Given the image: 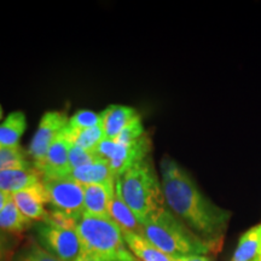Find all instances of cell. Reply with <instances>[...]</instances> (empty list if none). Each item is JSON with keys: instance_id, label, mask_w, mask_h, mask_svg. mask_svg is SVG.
<instances>
[{"instance_id": "12", "label": "cell", "mask_w": 261, "mask_h": 261, "mask_svg": "<svg viewBox=\"0 0 261 261\" xmlns=\"http://www.w3.org/2000/svg\"><path fill=\"white\" fill-rule=\"evenodd\" d=\"M110 219L122 230V232H132L143 234V225L136 214L130 211L125 200L122 198L119 178L115 181V189L109 205Z\"/></svg>"}, {"instance_id": "30", "label": "cell", "mask_w": 261, "mask_h": 261, "mask_svg": "<svg viewBox=\"0 0 261 261\" xmlns=\"http://www.w3.org/2000/svg\"><path fill=\"white\" fill-rule=\"evenodd\" d=\"M3 114H4V112H3V108L0 106V120L3 119Z\"/></svg>"}, {"instance_id": "17", "label": "cell", "mask_w": 261, "mask_h": 261, "mask_svg": "<svg viewBox=\"0 0 261 261\" xmlns=\"http://www.w3.org/2000/svg\"><path fill=\"white\" fill-rule=\"evenodd\" d=\"M261 255V224L247 230L238 240L231 261H254Z\"/></svg>"}, {"instance_id": "11", "label": "cell", "mask_w": 261, "mask_h": 261, "mask_svg": "<svg viewBox=\"0 0 261 261\" xmlns=\"http://www.w3.org/2000/svg\"><path fill=\"white\" fill-rule=\"evenodd\" d=\"M100 115V123L104 138L115 139L127 126L139 119L138 112L132 107L112 104L103 110Z\"/></svg>"}, {"instance_id": "14", "label": "cell", "mask_w": 261, "mask_h": 261, "mask_svg": "<svg viewBox=\"0 0 261 261\" xmlns=\"http://www.w3.org/2000/svg\"><path fill=\"white\" fill-rule=\"evenodd\" d=\"M41 181L42 174L35 166L0 172V190L10 195L24 190Z\"/></svg>"}, {"instance_id": "26", "label": "cell", "mask_w": 261, "mask_h": 261, "mask_svg": "<svg viewBox=\"0 0 261 261\" xmlns=\"http://www.w3.org/2000/svg\"><path fill=\"white\" fill-rule=\"evenodd\" d=\"M145 135L144 126L142 123V117L137 119L136 121H133L129 126H127L125 129L116 137L115 142L122 145H128L130 143L136 142L137 139H139L140 137Z\"/></svg>"}, {"instance_id": "29", "label": "cell", "mask_w": 261, "mask_h": 261, "mask_svg": "<svg viewBox=\"0 0 261 261\" xmlns=\"http://www.w3.org/2000/svg\"><path fill=\"white\" fill-rule=\"evenodd\" d=\"M10 197H11V195L6 194V192L0 190V212L3 211L4 205L8 203V201L10 200Z\"/></svg>"}, {"instance_id": "2", "label": "cell", "mask_w": 261, "mask_h": 261, "mask_svg": "<svg viewBox=\"0 0 261 261\" xmlns=\"http://www.w3.org/2000/svg\"><path fill=\"white\" fill-rule=\"evenodd\" d=\"M142 225L143 236L174 259L213 253L212 248L192 232L167 207L155 212Z\"/></svg>"}, {"instance_id": "3", "label": "cell", "mask_w": 261, "mask_h": 261, "mask_svg": "<svg viewBox=\"0 0 261 261\" xmlns=\"http://www.w3.org/2000/svg\"><path fill=\"white\" fill-rule=\"evenodd\" d=\"M77 261H138L128 249L122 230L113 220L83 214L76 225Z\"/></svg>"}, {"instance_id": "15", "label": "cell", "mask_w": 261, "mask_h": 261, "mask_svg": "<svg viewBox=\"0 0 261 261\" xmlns=\"http://www.w3.org/2000/svg\"><path fill=\"white\" fill-rule=\"evenodd\" d=\"M68 178L79 182L83 187L97 184H113L116 180L112 169L109 167V163L104 159L91 163V165L84 166V167L74 169L68 175Z\"/></svg>"}, {"instance_id": "8", "label": "cell", "mask_w": 261, "mask_h": 261, "mask_svg": "<svg viewBox=\"0 0 261 261\" xmlns=\"http://www.w3.org/2000/svg\"><path fill=\"white\" fill-rule=\"evenodd\" d=\"M151 139L146 133L128 145L116 143L113 154L108 159V163H109L114 177L116 179L120 178L130 166L148 159L151 152Z\"/></svg>"}, {"instance_id": "5", "label": "cell", "mask_w": 261, "mask_h": 261, "mask_svg": "<svg viewBox=\"0 0 261 261\" xmlns=\"http://www.w3.org/2000/svg\"><path fill=\"white\" fill-rule=\"evenodd\" d=\"M51 210L63 212L80 219L84 214L85 188L73 179H42Z\"/></svg>"}, {"instance_id": "4", "label": "cell", "mask_w": 261, "mask_h": 261, "mask_svg": "<svg viewBox=\"0 0 261 261\" xmlns=\"http://www.w3.org/2000/svg\"><path fill=\"white\" fill-rule=\"evenodd\" d=\"M122 198L140 223L166 207L162 182L152 159L137 162L119 178Z\"/></svg>"}, {"instance_id": "7", "label": "cell", "mask_w": 261, "mask_h": 261, "mask_svg": "<svg viewBox=\"0 0 261 261\" xmlns=\"http://www.w3.org/2000/svg\"><path fill=\"white\" fill-rule=\"evenodd\" d=\"M39 244L60 261H77L80 241L76 230L51 226L45 223L38 225Z\"/></svg>"}, {"instance_id": "21", "label": "cell", "mask_w": 261, "mask_h": 261, "mask_svg": "<svg viewBox=\"0 0 261 261\" xmlns=\"http://www.w3.org/2000/svg\"><path fill=\"white\" fill-rule=\"evenodd\" d=\"M28 152L19 145L16 146H0V172L6 169L28 168L32 167L33 162L27 160Z\"/></svg>"}, {"instance_id": "6", "label": "cell", "mask_w": 261, "mask_h": 261, "mask_svg": "<svg viewBox=\"0 0 261 261\" xmlns=\"http://www.w3.org/2000/svg\"><path fill=\"white\" fill-rule=\"evenodd\" d=\"M68 115L65 112L51 110L41 116L38 129L29 144L28 155L33 160V165L38 169L41 167L52 143L61 135L68 125Z\"/></svg>"}, {"instance_id": "25", "label": "cell", "mask_w": 261, "mask_h": 261, "mask_svg": "<svg viewBox=\"0 0 261 261\" xmlns=\"http://www.w3.org/2000/svg\"><path fill=\"white\" fill-rule=\"evenodd\" d=\"M79 219L71 217L69 214H65L63 212L56 211V210H48L46 219L42 223L51 225V226L62 227V228H69V230H76V225Z\"/></svg>"}, {"instance_id": "20", "label": "cell", "mask_w": 261, "mask_h": 261, "mask_svg": "<svg viewBox=\"0 0 261 261\" xmlns=\"http://www.w3.org/2000/svg\"><path fill=\"white\" fill-rule=\"evenodd\" d=\"M62 135L64 136V138L70 144L94 152H96V149L99 145V143L104 139V133L100 126L85 129H73L65 126L64 129L62 130Z\"/></svg>"}, {"instance_id": "16", "label": "cell", "mask_w": 261, "mask_h": 261, "mask_svg": "<svg viewBox=\"0 0 261 261\" xmlns=\"http://www.w3.org/2000/svg\"><path fill=\"white\" fill-rule=\"evenodd\" d=\"M128 249L138 261H177L149 242L143 234L122 232Z\"/></svg>"}, {"instance_id": "1", "label": "cell", "mask_w": 261, "mask_h": 261, "mask_svg": "<svg viewBox=\"0 0 261 261\" xmlns=\"http://www.w3.org/2000/svg\"><path fill=\"white\" fill-rule=\"evenodd\" d=\"M161 182L166 207L213 253L219 252L232 213L208 198L190 173L167 156L161 161Z\"/></svg>"}, {"instance_id": "10", "label": "cell", "mask_w": 261, "mask_h": 261, "mask_svg": "<svg viewBox=\"0 0 261 261\" xmlns=\"http://www.w3.org/2000/svg\"><path fill=\"white\" fill-rule=\"evenodd\" d=\"M11 198L28 219L41 223L46 219L47 210L45 208V204L47 203V196L42 181L22 191L15 192L11 195Z\"/></svg>"}, {"instance_id": "23", "label": "cell", "mask_w": 261, "mask_h": 261, "mask_svg": "<svg viewBox=\"0 0 261 261\" xmlns=\"http://www.w3.org/2000/svg\"><path fill=\"white\" fill-rule=\"evenodd\" d=\"M100 115L92 110H79L70 117L68 127L73 129H85L99 126Z\"/></svg>"}, {"instance_id": "22", "label": "cell", "mask_w": 261, "mask_h": 261, "mask_svg": "<svg viewBox=\"0 0 261 261\" xmlns=\"http://www.w3.org/2000/svg\"><path fill=\"white\" fill-rule=\"evenodd\" d=\"M99 160H102V158H100L97 152L89 151V150H85L83 148H79V146L76 145L70 144V149H69L70 173L73 172L74 169L91 165V163L99 161Z\"/></svg>"}, {"instance_id": "19", "label": "cell", "mask_w": 261, "mask_h": 261, "mask_svg": "<svg viewBox=\"0 0 261 261\" xmlns=\"http://www.w3.org/2000/svg\"><path fill=\"white\" fill-rule=\"evenodd\" d=\"M27 128V120L22 112L9 114L5 121L0 123V146L19 145V139Z\"/></svg>"}, {"instance_id": "18", "label": "cell", "mask_w": 261, "mask_h": 261, "mask_svg": "<svg viewBox=\"0 0 261 261\" xmlns=\"http://www.w3.org/2000/svg\"><path fill=\"white\" fill-rule=\"evenodd\" d=\"M33 221L18 210V207L10 197L8 203L0 212V230L12 234H19L32 226Z\"/></svg>"}, {"instance_id": "28", "label": "cell", "mask_w": 261, "mask_h": 261, "mask_svg": "<svg viewBox=\"0 0 261 261\" xmlns=\"http://www.w3.org/2000/svg\"><path fill=\"white\" fill-rule=\"evenodd\" d=\"M177 261H213V260L207 255H191V256L179 257V259H177Z\"/></svg>"}, {"instance_id": "27", "label": "cell", "mask_w": 261, "mask_h": 261, "mask_svg": "<svg viewBox=\"0 0 261 261\" xmlns=\"http://www.w3.org/2000/svg\"><path fill=\"white\" fill-rule=\"evenodd\" d=\"M10 257V248L8 244V241L4 234H3L2 230H0V261H8Z\"/></svg>"}, {"instance_id": "13", "label": "cell", "mask_w": 261, "mask_h": 261, "mask_svg": "<svg viewBox=\"0 0 261 261\" xmlns=\"http://www.w3.org/2000/svg\"><path fill=\"white\" fill-rule=\"evenodd\" d=\"M84 188V214L110 219L109 205L114 194V189H115V182H113V184L87 185Z\"/></svg>"}, {"instance_id": "24", "label": "cell", "mask_w": 261, "mask_h": 261, "mask_svg": "<svg viewBox=\"0 0 261 261\" xmlns=\"http://www.w3.org/2000/svg\"><path fill=\"white\" fill-rule=\"evenodd\" d=\"M16 261H60L38 242H31L22 250Z\"/></svg>"}, {"instance_id": "9", "label": "cell", "mask_w": 261, "mask_h": 261, "mask_svg": "<svg viewBox=\"0 0 261 261\" xmlns=\"http://www.w3.org/2000/svg\"><path fill=\"white\" fill-rule=\"evenodd\" d=\"M69 149L70 143L61 133L57 139L52 143L44 163L39 168L42 174V179L65 178L70 174Z\"/></svg>"}]
</instances>
